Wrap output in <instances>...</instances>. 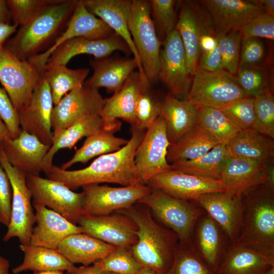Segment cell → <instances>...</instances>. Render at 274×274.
<instances>
[{"mask_svg": "<svg viewBox=\"0 0 274 274\" xmlns=\"http://www.w3.org/2000/svg\"><path fill=\"white\" fill-rule=\"evenodd\" d=\"M130 132L128 143L118 151L99 156L88 166L77 170H64L52 164L44 171L46 178L71 190L103 183L123 186L140 184L135 175L134 156L146 131L131 126Z\"/></svg>", "mask_w": 274, "mask_h": 274, "instance_id": "cell-1", "label": "cell"}, {"mask_svg": "<svg viewBox=\"0 0 274 274\" xmlns=\"http://www.w3.org/2000/svg\"><path fill=\"white\" fill-rule=\"evenodd\" d=\"M77 0H53L27 24L20 26L4 47L21 60L47 50L66 27Z\"/></svg>", "mask_w": 274, "mask_h": 274, "instance_id": "cell-2", "label": "cell"}, {"mask_svg": "<svg viewBox=\"0 0 274 274\" xmlns=\"http://www.w3.org/2000/svg\"><path fill=\"white\" fill-rule=\"evenodd\" d=\"M142 205L141 207L134 204L117 213L128 216L138 227L137 242L131 250L142 267L165 274L173 261L178 244L177 236L159 225L153 219L149 209Z\"/></svg>", "mask_w": 274, "mask_h": 274, "instance_id": "cell-3", "label": "cell"}, {"mask_svg": "<svg viewBox=\"0 0 274 274\" xmlns=\"http://www.w3.org/2000/svg\"><path fill=\"white\" fill-rule=\"evenodd\" d=\"M262 186L245 205L236 243L274 257V191Z\"/></svg>", "mask_w": 274, "mask_h": 274, "instance_id": "cell-4", "label": "cell"}, {"mask_svg": "<svg viewBox=\"0 0 274 274\" xmlns=\"http://www.w3.org/2000/svg\"><path fill=\"white\" fill-rule=\"evenodd\" d=\"M128 24L146 78L150 84L156 82L163 42L152 19L149 1H132Z\"/></svg>", "mask_w": 274, "mask_h": 274, "instance_id": "cell-5", "label": "cell"}, {"mask_svg": "<svg viewBox=\"0 0 274 274\" xmlns=\"http://www.w3.org/2000/svg\"><path fill=\"white\" fill-rule=\"evenodd\" d=\"M138 202L148 207L161 222L170 228L180 243L192 241L195 224L204 213L201 208L188 200L176 198L153 189Z\"/></svg>", "mask_w": 274, "mask_h": 274, "instance_id": "cell-6", "label": "cell"}, {"mask_svg": "<svg viewBox=\"0 0 274 274\" xmlns=\"http://www.w3.org/2000/svg\"><path fill=\"white\" fill-rule=\"evenodd\" d=\"M0 163L9 178L13 192L11 220L3 239L8 242L16 237L21 245L30 244L36 218L26 175L9 163L1 146Z\"/></svg>", "mask_w": 274, "mask_h": 274, "instance_id": "cell-7", "label": "cell"}, {"mask_svg": "<svg viewBox=\"0 0 274 274\" xmlns=\"http://www.w3.org/2000/svg\"><path fill=\"white\" fill-rule=\"evenodd\" d=\"M246 97L235 75L224 70L208 72L198 69L193 75L187 99L194 105L222 110Z\"/></svg>", "mask_w": 274, "mask_h": 274, "instance_id": "cell-8", "label": "cell"}, {"mask_svg": "<svg viewBox=\"0 0 274 274\" xmlns=\"http://www.w3.org/2000/svg\"><path fill=\"white\" fill-rule=\"evenodd\" d=\"M44 72L5 47L0 52V82L17 113L29 101Z\"/></svg>", "mask_w": 274, "mask_h": 274, "instance_id": "cell-9", "label": "cell"}, {"mask_svg": "<svg viewBox=\"0 0 274 274\" xmlns=\"http://www.w3.org/2000/svg\"><path fill=\"white\" fill-rule=\"evenodd\" d=\"M26 184L32 204H40L61 215L76 224L82 216L84 195L74 192L62 183L40 176L27 175Z\"/></svg>", "mask_w": 274, "mask_h": 274, "instance_id": "cell-10", "label": "cell"}, {"mask_svg": "<svg viewBox=\"0 0 274 274\" xmlns=\"http://www.w3.org/2000/svg\"><path fill=\"white\" fill-rule=\"evenodd\" d=\"M169 145L165 123L160 115L146 130L135 152V172L140 184H147L154 176L171 169L166 159Z\"/></svg>", "mask_w": 274, "mask_h": 274, "instance_id": "cell-11", "label": "cell"}, {"mask_svg": "<svg viewBox=\"0 0 274 274\" xmlns=\"http://www.w3.org/2000/svg\"><path fill=\"white\" fill-rule=\"evenodd\" d=\"M82 188L85 198L82 216L106 215L128 208L151 190L142 184L120 187L91 184Z\"/></svg>", "mask_w": 274, "mask_h": 274, "instance_id": "cell-12", "label": "cell"}, {"mask_svg": "<svg viewBox=\"0 0 274 274\" xmlns=\"http://www.w3.org/2000/svg\"><path fill=\"white\" fill-rule=\"evenodd\" d=\"M162 45L158 79L166 86L170 95L187 99L193 76L188 70L184 47L176 29L168 35Z\"/></svg>", "mask_w": 274, "mask_h": 274, "instance_id": "cell-13", "label": "cell"}, {"mask_svg": "<svg viewBox=\"0 0 274 274\" xmlns=\"http://www.w3.org/2000/svg\"><path fill=\"white\" fill-rule=\"evenodd\" d=\"M175 29L184 47L188 70L193 77L198 68L200 38L215 31L211 17L198 1H183Z\"/></svg>", "mask_w": 274, "mask_h": 274, "instance_id": "cell-14", "label": "cell"}, {"mask_svg": "<svg viewBox=\"0 0 274 274\" xmlns=\"http://www.w3.org/2000/svg\"><path fill=\"white\" fill-rule=\"evenodd\" d=\"M104 103L98 89L84 84L70 91L53 108V134L83 118L100 116Z\"/></svg>", "mask_w": 274, "mask_h": 274, "instance_id": "cell-15", "label": "cell"}, {"mask_svg": "<svg viewBox=\"0 0 274 274\" xmlns=\"http://www.w3.org/2000/svg\"><path fill=\"white\" fill-rule=\"evenodd\" d=\"M242 196L224 191L203 194L193 201L208 213L233 244L237 242L243 223L245 204Z\"/></svg>", "mask_w": 274, "mask_h": 274, "instance_id": "cell-16", "label": "cell"}, {"mask_svg": "<svg viewBox=\"0 0 274 274\" xmlns=\"http://www.w3.org/2000/svg\"><path fill=\"white\" fill-rule=\"evenodd\" d=\"M77 224L83 233L117 248L131 249L138 239V227L128 216L118 213L80 217Z\"/></svg>", "mask_w": 274, "mask_h": 274, "instance_id": "cell-17", "label": "cell"}, {"mask_svg": "<svg viewBox=\"0 0 274 274\" xmlns=\"http://www.w3.org/2000/svg\"><path fill=\"white\" fill-rule=\"evenodd\" d=\"M114 33L105 22L87 10L83 0H79L77 1L66 28L52 46L46 51L27 60L44 71L51 54L64 42L76 38L100 39L109 37Z\"/></svg>", "mask_w": 274, "mask_h": 274, "instance_id": "cell-18", "label": "cell"}, {"mask_svg": "<svg viewBox=\"0 0 274 274\" xmlns=\"http://www.w3.org/2000/svg\"><path fill=\"white\" fill-rule=\"evenodd\" d=\"M147 185L176 198L193 200L208 193L226 191L220 180L170 169L151 178Z\"/></svg>", "mask_w": 274, "mask_h": 274, "instance_id": "cell-19", "label": "cell"}, {"mask_svg": "<svg viewBox=\"0 0 274 274\" xmlns=\"http://www.w3.org/2000/svg\"><path fill=\"white\" fill-rule=\"evenodd\" d=\"M53 105L50 87L43 77L29 101L18 112L21 129L34 135L49 146L52 144L53 138L51 130Z\"/></svg>", "mask_w": 274, "mask_h": 274, "instance_id": "cell-20", "label": "cell"}, {"mask_svg": "<svg viewBox=\"0 0 274 274\" xmlns=\"http://www.w3.org/2000/svg\"><path fill=\"white\" fill-rule=\"evenodd\" d=\"M116 51L131 53L125 42L115 33L100 39L74 38L64 42L53 52L44 70L56 65H66L73 57L78 55H91L95 59H102L108 57Z\"/></svg>", "mask_w": 274, "mask_h": 274, "instance_id": "cell-21", "label": "cell"}, {"mask_svg": "<svg viewBox=\"0 0 274 274\" xmlns=\"http://www.w3.org/2000/svg\"><path fill=\"white\" fill-rule=\"evenodd\" d=\"M216 34L239 30L257 16L264 13L255 1L202 0Z\"/></svg>", "mask_w": 274, "mask_h": 274, "instance_id": "cell-22", "label": "cell"}, {"mask_svg": "<svg viewBox=\"0 0 274 274\" xmlns=\"http://www.w3.org/2000/svg\"><path fill=\"white\" fill-rule=\"evenodd\" d=\"M9 163L27 175L40 176L43 162L51 146L22 130L17 137L1 145Z\"/></svg>", "mask_w": 274, "mask_h": 274, "instance_id": "cell-23", "label": "cell"}, {"mask_svg": "<svg viewBox=\"0 0 274 274\" xmlns=\"http://www.w3.org/2000/svg\"><path fill=\"white\" fill-rule=\"evenodd\" d=\"M83 2L88 11L101 19L125 42L137 62L142 79L147 80L128 28L132 1L83 0Z\"/></svg>", "mask_w": 274, "mask_h": 274, "instance_id": "cell-24", "label": "cell"}, {"mask_svg": "<svg viewBox=\"0 0 274 274\" xmlns=\"http://www.w3.org/2000/svg\"><path fill=\"white\" fill-rule=\"evenodd\" d=\"M36 225L33 227L30 244L57 249L67 236L83 233L82 229L61 215L44 206L32 204Z\"/></svg>", "mask_w": 274, "mask_h": 274, "instance_id": "cell-25", "label": "cell"}, {"mask_svg": "<svg viewBox=\"0 0 274 274\" xmlns=\"http://www.w3.org/2000/svg\"><path fill=\"white\" fill-rule=\"evenodd\" d=\"M121 126V122L118 120L105 122L100 116H93L83 118L53 134L52 144L43 160V172L52 165L53 158L58 151L72 149L81 139L99 130L104 129L114 133L119 130Z\"/></svg>", "mask_w": 274, "mask_h": 274, "instance_id": "cell-26", "label": "cell"}, {"mask_svg": "<svg viewBox=\"0 0 274 274\" xmlns=\"http://www.w3.org/2000/svg\"><path fill=\"white\" fill-rule=\"evenodd\" d=\"M268 163L230 157L220 180L224 184L226 191L243 195L257 186L265 185Z\"/></svg>", "mask_w": 274, "mask_h": 274, "instance_id": "cell-27", "label": "cell"}, {"mask_svg": "<svg viewBox=\"0 0 274 274\" xmlns=\"http://www.w3.org/2000/svg\"><path fill=\"white\" fill-rule=\"evenodd\" d=\"M149 83L144 80L138 70L134 71L121 88L113 95L105 99L100 116L105 122L121 119L131 126L135 124V111L139 96L144 85Z\"/></svg>", "mask_w": 274, "mask_h": 274, "instance_id": "cell-28", "label": "cell"}, {"mask_svg": "<svg viewBox=\"0 0 274 274\" xmlns=\"http://www.w3.org/2000/svg\"><path fill=\"white\" fill-rule=\"evenodd\" d=\"M92 75L86 80L85 85L98 89L105 88L109 93H115L123 86L129 76L137 68L133 58H105L90 61Z\"/></svg>", "mask_w": 274, "mask_h": 274, "instance_id": "cell-29", "label": "cell"}, {"mask_svg": "<svg viewBox=\"0 0 274 274\" xmlns=\"http://www.w3.org/2000/svg\"><path fill=\"white\" fill-rule=\"evenodd\" d=\"M274 266V257L235 243L231 244L217 274H266Z\"/></svg>", "mask_w": 274, "mask_h": 274, "instance_id": "cell-30", "label": "cell"}, {"mask_svg": "<svg viewBox=\"0 0 274 274\" xmlns=\"http://www.w3.org/2000/svg\"><path fill=\"white\" fill-rule=\"evenodd\" d=\"M161 116L164 120L170 144L178 141L198 123L196 106L187 99H179L170 94L161 101Z\"/></svg>", "mask_w": 274, "mask_h": 274, "instance_id": "cell-31", "label": "cell"}, {"mask_svg": "<svg viewBox=\"0 0 274 274\" xmlns=\"http://www.w3.org/2000/svg\"><path fill=\"white\" fill-rule=\"evenodd\" d=\"M116 248L85 233H78L64 238L57 250L72 263L88 266L102 259Z\"/></svg>", "mask_w": 274, "mask_h": 274, "instance_id": "cell-32", "label": "cell"}, {"mask_svg": "<svg viewBox=\"0 0 274 274\" xmlns=\"http://www.w3.org/2000/svg\"><path fill=\"white\" fill-rule=\"evenodd\" d=\"M227 146L231 157L266 163L273 158V139L255 129L241 130Z\"/></svg>", "mask_w": 274, "mask_h": 274, "instance_id": "cell-33", "label": "cell"}, {"mask_svg": "<svg viewBox=\"0 0 274 274\" xmlns=\"http://www.w3.org/2000/svg\"><path fill=\"white\" fill-rule=\"evenodd\" d=\"M218 144L219 142L198 123L178 141L169 146L167 161L171 164L198 158Z\"/></svg>", "mask_w": 274, "mask_h": 274, "instance_id": "cell-34", "label": "cell"}, {"mask_svg": "<svg viewBox=\"0 0 274 274\" xmlns=\"http://www.w3.org/2000/svg\"><path fill=\"white\" fill-rule=\"evenodd\" d=\"M19 247L24 254L23 260L20 265L13 268L14 274L27 270L69 271L76 267L57 249L31 244H20Z\"/></svg>", "mask_w": 274, "mask_h": 274, "instance_id": "cell-35", "label": "cell"}, {"mask_svg": "<svg viewBox=\"0 0 274 274\" xmlns=\"http://www.w3.org/2000/svg\"><path fill=\"white\" fill-rule=\"evenodd\" d=\"M230 157L227 145L219 144L198 158L170 165L173 170L220 180L222 170Z\"/></svg>", "mask_w": 274, "mask_h": 274, "instance_id": "cell-36", "label": "cell"}, {"mask_svg": "<svg viewBox=\"0 0 274 274\" xmlns=\"http://www.w3.org/2000/svg\"><path fill=\"white\" fill-rule=\"evenodd\" d=\"M128 140L116 136L114 133L99 130L86 137L83 145L78 149L68 161L60 168L67 170L75 163H86L92 158L118 151L125 146Z\"/></svg>", "mask_w": 274, "mask_h": 274, "instance_id": "cell-37", "label": "cell"}, {"mask_svg": "<svg viewBox=\"0 0 274 274\" xmlns=\"http://www.w3.org/2000/svg\"><path fill=\"white\" fill-rule=\"evenodd\" d=\"M88 68L70 69L59 65L44 70L43 77L51 90L53 104L57 105L70 91L84 85Z\"/></svg>", "mask_w": 274, "mask_h": 274, "instance_id": "cell-38", "label": "cell"}, {"mask_svg": "<svg viewBox=\"0 0 274 274\" xmlns=\"http://www.w3.org/2000/svg\"><path fill=\"white\" fill-rule=\"evenodd\" d=\"M198 123L219 144L227 145L242 130L221 110L195 105Z\"/></svg>", "mask_w": 274, "mask_h": 274, "instance_id": "cell-39", "label": "cell"}, {"mask_svg": "<svg viewBox=\"0 0 274 274\" xmlns=\"http://www.w3.org/2000/svg\"><path fill=\"white\" fill-rule=\"evenodd\" d=\"M218 224L208 215L202 217L196 231L198 250L210 268L217 272L222 249V238Z\"/></svg>", "mask_w": 274, "mask_h": 274, "instance_id": "cell-40", "label": "cell"}, {"mask_svg": "<svg viewBox=\"0 0 274 274\" xmlns=\"http://www.w3.org/2000/svg\"><path fill=\"white\" fill-rule=\"evenodd\" d=\"M165 274H215L203 263L192 241L179 243L172 265Z\"/></svg>", "mask_w": 274, "mask_h": 274, "instance_id": "cell-41", "label": "cell"}, {"mask_svg": "<svg viewBox=\"0 0 274 274\" xmlns=\"http://www.w3.org/2000/svg\"><path fill=\"white\" fill-rule=\"evenodd\" d=\"M223 70L236 75L239 67L242 36L239 30L216 34Z\"/></svg>", "mask_w": 274, "mask_h": 274, "instance_id": "cell-42", "label": "cell"}, {"mask_svg": "<svg viewBox=\"0 0 274 274\" xmlns=\"http://www.w3.org/2000/svg\"><path fill=\"white\" fill-rule=\"evenodd\" d=\"M150 84H145L139 96L135 111L134 126L145 130L149 128L161 115V101L150 90Z\"/></svg>", "mask_w": 274, "mask_h": 274, "instance_id": "cell-43", "label": "cell"}, {"mask_svg": "<svg viewBox=\"0 0 274 274\" xmlns=\"http://www.w3.org/2000/svg\"><path fill=\"white\" fill-rule=\"evenodd\" d=\"M103 271L118 274H135L142 268L131 249L117 248L105 257L94 262Z\"/></svg>", "mask_w": 274, "mask_h": 274, "instance_id": "cell-44", "label": "cell"}, {"mask_svg": "<svg viewBox=\"0 0 274 274\" xmlns=\"http://www.w3.org/2000/svg\"><path fill=\"white\" fill-rule=\"evenodd\" d=\"M149 3L152 21L163 42L176 28L178 18L174 9L176 1L151 0Z\"/></svg>", "mask_w": 274, "mask_h": 274, "instance_id": "cell-45", "label": "cell"}, {"mask_svg": "<svg viewBox=\"0 0 274 274\" xmlns=\"http://www.w3.org/2000/svg\"><path fill=\"white\" fill-rule=\"evenodd\" d=\"M220 110L226 114L241 130L252 129L259 131L253 97L248 96L240 99Z\"/></svg>", "mask_w": 274, "mask_h": 274, "instance_id": "cell-46", "label": "cell"}, {"mask_svg": "<svg viewBox=\"0 0 274 274\" xmlns=\"http://www.w3.org/2000/svg\"><path fill=\"white\" fill-rule=\"evenodd\" d=\"M248 96L253 97L268 90V75L260 66H241L235 75Z\"/></svg>", "mask_w": 274, "mask_h": 274, "instance_id": "cell-47", "label": "cell"}, {"mask_svg": "<svg viewBox=\"0 0 274 274\" xmlns=\"http://www.w3.org/2000/svg\"><path fill=\"white\" fill-rule=\"evenodd\" d=\"M254 109L259 131L274 138V98L270 90L254 97Z\"/></svg>", "mask_w": 274, "mask_h": 274, "instance_id": "cell-48", "label": "cell"}, {"mask_svg": "<svg viewBox=\"0 0 274 274\" xmlns=\"http://www.w3.org/2000/svg\"><path fill=\"white\" fill-rule=\"evenodd\" d=\"M53 0H6L13 24L23 26Z\"/></svg>", "mask_w": 274, "mask_h": 274, "instance_id": "cell-49", "label": "cell"}, {"mask_svg": "<svg viewBox=\"0 0 274 274\" xmlns=\"http://www.w3.org/2000/svg\"><path fill=\"white\" fill-rule=\"evenodd\" d=\"M239 31L242 37L262 38L273 40L274 17L262 13L242 27Z\"/></svg>", "mask_w": 274, "mask_h": 274, "instance_id": "cell-50", "label": "cell"}, {"mask_svg": "<svg viewBox=\"0 0 274 274\" xmlns=\"http://www.w3.org/2000/svg\"><path fill=\"white\" fill-rule=\"evenodd\" d=\"M264 54V45L259 39L242 37L239 67L259 66Z\"/></svg>", "mask_w": 274, "mask_h": 274, "instance_id": "cell-51", "label": "cell"}, {"mask_svg": "<svg viewBox=\"0 0 274 274\" xmlns=\"http://www.w3.org/2000/svg\"><path fill=\"white\" fill-rule=\"evenodd\" d=\"M0 118L7 126L11 139L19 134L21 128L18 115L4 88L0 87Z\"/></svg>", "mask_w": 274, "mask_h": 274, "instance_id": "cell-52", "label": "cell"}, {"mask_svg": "<svg viewBox=\"0 0 274 274\" xmlns=\"http://www.w3.org/2000/svg\"><path fill=\"white\" fill-rule=\"evenodd\" d=\"M12 196L11 183L0 163V223L6 227L11 220Z\"/></svg>", "mask_w": 274, "mask_h": 274, "instance_id": "cell-53", "label": "cell"}, {"mask_svg": "<svg viewBox=\"0 0 274 274\" xmlns=\"http://www.w3.org/2000/svg\"><path fill=\"white\" fill-rule=\"evenodd\" d=\"M198 69L208 72L223 70L218 46L211 51L200 54Z\"/></svg>", "mask_w": 274, "mask_h": 274, "instance_id": "cell-54", "label": "cell"}, {"mask_svg": "<svg viewBox=\"0 0 274 274\" xmlns=\"http://www.w3.org/2000/svg\"><path fill=\"white\" fill-rule=\"evenodd\" d=\"M17 27L13 24H0V52L3 49L6 41L16 31Z\"/></svg>", "mask_w": 274, "mask_h": 274, "instance_id": "cell-55", "label": "cell"}, {"mask_svg": "<svg viewBox=\"0 0 274 274\" xmlns=\"http://www.w3.org/2000/svg\"><path fill=\"white\" fill-rule=\"evenodd\" d=\"M104 271L95 263L91 266H82L75 267L73 270L67 271V274H103Z\"/></svg>", "mask_w": 274, "mask_h": 274, "instance_id": "cell-56", "label": "cell"}, {"mask_svg": "<svg viewBox=\"0 0 274 274\" xmlns=\"http://www.w3.org/2000/svg\"><path fill=\"white\" fill-rule=\"evenodd\" d=\"M12 18L5 0H0V24H11Z\"/></svg>", "mask_w": 274, "mask_h": 274, "instance_id": "cell-57", "label": "cell"}, {"mask_svg": "<svg viewBox=\"0 0 274 274\" xmlns=\"http://www.w3.org/2000/svg\"><path fill=\"white\" fill-rule=\"evenodd\" d=\"M264 186L274 191V165L272 161L267 164L266 182Z\"/></svg>", "mask_w": 274, "mask_h": 274, "instance_id": "cell-58", "label": "cell"}, {"mask_svg": "<svg viewBox=\"0 0 274 274\" xmlns=\"http://www.w3.org/2000/svg\"><path fill=\"white\" fill-rule=\"evenodd\" d=\"M255 2L261 7L265 13L274 17L273 0H256Z\"/></svg>", "mask_w": 274, "mask_h": 274, "instance_id": "cell-59", "label": "cell"}, {"mask_svg": "<svg viewBox=\"0 0 274 274\" xmlns=\"http://www.w3.org/2000/svg\"><path fill=\"white\" fill-rule=\"evenodd\" d=\"M11 138L10 133L7 126L0 118V146L4 142Z\"/></svg>", "mask_w": 274, "mask_h": 274, "instance_id": "cell-60", "label": "cell"}, {"mask_svg": "<svg viewBox=\"0 0 274 274\" xmlns=\"http://www.w3.org/2000/svg\"><path fill=\"white\" fill-rule=\"evenodd\" d=\"M10 266L9 260L0 256V274H9Z\"/></svg>", "mask_w": 274, "mask_h": 274, "instance_id": "cell-61", "label": "cell"}, {"mask_svg": "<svg viewBox=\"0 0 274 274\" xmlns=\"http://www.w3.org/2000/svg\"><path fill=\"white\" fill-rule=\"evenodd\" d=\"M32 274H64L63 271L59 270L34 271Z\"/></svg>", "mask_w": 274, "mask_h": 274, "instance_id": "cell-62", "label": "cell"}, {"mask_svg": "<svg viewBox=\"0 0 274 274\" xmlns=\"http://www.w3.org/2000/svg\"><path fill=\"white\" fill-rule=\"evenodd\" d=\"M135 274H159V273L148 268H141L140 269V270L138 272H136Z\"/></svg>", "mask_w": 274, "mask_h": 274, "instance_id": "cell-63", "label": "cell"}, {"mask_svg": "<svg viewBox=\"0 0 274 274\" xmlns=\"http://www.w3.org/2000/svg\"><path fill=\"white\" fill-rule=\"evenodd\" d=\"M103 274H118L113 272L110 271H104Z\"/></svg>", "mask_w": 274, "mask_h": 274, "instance_id": "cell-64", "label": "cell"}]
</instances>
